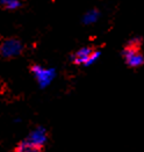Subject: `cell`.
<instances>
[{"instance_id": "cell-3", "label": "cell", "mask_w": 144, "mask_h": 152, "mask_svg": "<svg viewBox=\"0 0 144 152\" xmlns=\"http://www.w3.org/2000/svg\"><path fill=\"white\" fill-rule=\"evenodd\" d=\"M33 75L35 76V78L37 79L39 84L41 85V87H45L50 84V81L53 80V78L55 77V71L50 70V69H43L39 65H33L30 67Z\"/></svg>"}, {"instance_id": "cell-9", "label": "cell", "mask_w": 144, "mask_h": 152, "mask_svg": "<svg viewBox=\"0 0 144 152\" xmlns=\"http://www.w3.org/2000/svg\"><path fill=\"white\" fill-rule=\"evenodd\" d=\"M143 44V41L141 37H134L131 38L130 41L127 43V47H130V48H135V49H141Z\"/></svg>"}, {"instance_id": "cell-5", "label": "cell", "mask_w": 144, "mask_h": 152, "mask_svg": "<svg viewBox=\"0 0 144 152\" xmlns=\"http://www.w3.org/2000/svg\"><path fill=\"white\" fill-rule=\"evenodd\" d=\"M47 138H48V137H47V131H45V129L39 127V128H36L35 130H33L26 140H28L29 142H31L33 144L43 146L44 143L47 142Z\"/></svg>"}, {"instance_id": "cell-2", "label": "cell", "mask_w": 144, "mask_h": 152, "mask_svg": "<svg viewBox=\"0 0 144 152\" xmlns=\"http://www.w3.org/2000/svg\"><path fill=\"white\" fill-rule=\"evenodd\" d=\"M122 57L124 58L126 64L129 67H140L144 64V56L141 52V49H135L130 47H124V49L122 50Z\"/></svg>"}, {"instance_id": "cell-4", "label": "cell", "mask_w": 144, "mask_h": 152, "mask_svg": "<svg viewBox=\"0 0 144 152\" xmlns=\"http://www.w3.org/2000/svg\"><path fill=\"white\" fill-rule=\"evenodd\" d=\"M94 51V48L91 47H84L81 49H79L77 52H75L72 55V62L75 64H84V65H87L90 58H91L92 53Z\"/></svg>"}, {"instance_id": "cell-8", "label": "cell", "mask_w": 144, "mask_h": 152, "mask_svg": "<svg viewBox=\"0 0 144 152\" xmlns=\"http://www.w3.org/2000/svg\"><path fill=\"white\" fill-rule=\"evenodd\" d=\"M0 4L6 7V8H10V10H13V8H18L20 6V1L19 0H0Z\"/></svg>"}, {"instance_id": "cell-6", "label": "cell", "mask_w": 144, "mask_h": 152, "mask_svg": "<svg viewBox=\"0 0 144 152\" xmlns=\"http://www.w3.org/2000/svg\"><path fill=\"white\" fill-rule=\"evenodd\" d=\"M13 152H43V146L33 144L28 140H23L14 148Z\"/></svg>"}, {"instance_id": "cell-7", "label": "cell", "mask_w": 144, "mask_h": 152, "mask_svg": "<svg viewBox=\"0 0 144 152\" xmlns=\"http://www.w3.org/2000/svg\"><path fill=\"white\" fill-rule=\"evenodd\" d=\"M98 16H99V12L96 10H93L91 12H88L85 16H84V22L85 23H93L98 20Z\"/></svg>"}, {"instance_id": "cell-1", "label": "cell", "mask_w": 144, "mask_h": 152, "mask_svg": "<svg viewBox=\"0 0 144 152\" xmlns=\"http://www.w3.org/2000/svg\"><path fill=\"white\" fill-rule=\"evenodd\" d=\"M22 50H23V44L18 38H5L0 43V55L7 59L19 56Z\"/></svg>"}]
</instances>
